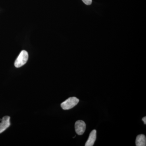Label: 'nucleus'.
Segmentation results:
<instances>
[{"instance_id": "obj_1", "label": "nucleus", "mask_w": 146, "mask_h": 146, "mask_svg": "<svg viewBox=\"0 0 146 146\" xmlns=\"http://www.w3.org/2000/svg\"><path fill=\"white\" fill-rule=\"evenodd\" d=\"M28 58L29 54L25 50L22 51L15 60L14 63L15 67L19 68L25 65L28 60Z\"/></svg>"}, {"instance_id": "obj_5", "label": "nucleus", "mask_w": 146, "mask_h": 146, "mask_svg": "<svg viewBox=\"0 0 146 146\" xmlns=\"http://www.w3.org/2000/svg\"><path fill=\"white\" fill-rule=\"evenodd\" d=\"M96 130L94 129L90 133L88 140L85 143V146H93L96 139Z\"/></svg>"}, {"instance_id": "obj_7", "label": "nucleus", "mask_w": 146, "mask_h": 146, "mask_svg": "<svg viewBox=\"0 0 146 146\" xmlns=\"http://www.w3.org/2000/svg\"><path fill=\"white\" fill-rule=\"evenodd\" d=\"M82 1L86 5H90L92 3V0H82Z\"/></svg>"}, {"instance_id": "obj_8", "label": "nucleus", "mask_w": 146, "mask_h": 146, "mask_svg": "<svg viewBox=\"0 0 146 146\" xmlns=\"http://www.w3.org/2000/svg\"><path fill=\"white\" fill-rule=\"evenodd\" d=\"M142 121H143L144 124H146V117H144L142 119Z\"/></svg>"}, {"instance_id": "obj_2", "label": "nucleus", "mask_w": 146, "mask_h": 146, "mask_svg": "<svg viewBox=\"0 0 146 146\" xmlns=\"http://www.w3.org/2000/svg\"><path fill=\"white\" fill-rule=\"evenodd\" d=\"M79 100L76 97H71L62 102L61 107L64 110L72 109L77 105Z\"/></svg>"}, {"instance_id": "obj_4", "label": "nucleus", "mask_w": 146, "mask_h": 146, "mask_svg": "<svg viewBox=\"0 0 146 146\" xmlns=\"http://www.w3.org/2000/svg\"><path fill=\"white\" fill-rule=\"evenodd\" d=\"M10 119L9 116H6L1 119V122L0 123V133H2L10 126Z\"/></svg>"}, {"instance_id": "obj_3", "label": "nucleus", "mask_w": 146, "mask_h": 146, "mask_svg": "<svg viewBox=\"0 0 146 146\" xmlns=\"http://www.w3.org/2000/svg\"><path fill=\"white\" fill-rule=\"evenodd\" d=\"M86 127V124L84 121L79 120L76 122L75 125V128L76 133L78 135H82L85 131Z\"/></svg>"}, {"instance_id": "obj_6", "label": "nucleus", "mask_w": 146, "mask_h": 146, "mask_svg": "<svg viewBox=\"0 0 146 146\" xmlns=\"http://www.w3.org/2000/svg\"><path fill=\"white\" fill-rule=\"evenodd\" d=\"M136 145L137 146H145L146 136L143 134H140L137 136L136 140Z\"/></svg>"}]
</instances>
